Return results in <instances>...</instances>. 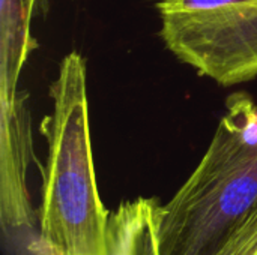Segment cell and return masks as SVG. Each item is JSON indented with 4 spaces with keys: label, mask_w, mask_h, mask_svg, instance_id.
<instances>
[{
    "label": "cell",
    "mask_w": 257,
    "mask_h": 255,
    "mask_svg": "<svg viewBox=\"0 0 257 255\" xmlns=\"http://www.w3.org/2000/svg\"><path fill=\"white\" fill-rule=\"evenodd\" d=\"M35 161L32 116L26 92L0 101V221L6 234L35 230L27 174Z\"/></svg>",
    "instance_id": "cell-4"
},
{
    "label": "cell",
    "mask_w": 257,
    "mask_h": 255,
    "mask_svg": "<svg viewBox=\"0 0 257 255\" xmlns=\"http://www.w3.org/2000/svg\"><path fill=\"white\" fill-rule=\"evenodd\" d=\"M257 203V104L233 92L190 177L163 204L161 255H214Z\"/></svg>",
    "instance_id": "cell-2"
},
{
    "label": "cell",
    "mask_w": 257,
    "mask_h": 255,
    "mask_svg": "<svg viewBox=\"0 0 257 255\" xmlns=\"http://www.w3.org/2000/svg\"><path fill=\"white\" fill-rule=\"evenodd\" d=\"M41 3H44V0H36V6H38V8H39Z\"/></svg>",
    "instance_id": "cell-8"
},
{
    "label": "cell",
    "mask_w": 257,
    "mask_h": 255,
    "mask_svg": "<svg viewBox=\"0 0 257 255\" xmlns=\"http://www.w3.org/2000/svg\"><path fill=\"white\" fill-rule=\"evenodd\" d=\"M214 255H257V203Z\"/></svg>",
    "instance_id": "cell-7"
},
{
    "label": "cell",
    "mask_w": 257,
    "mask_h": 255,
    "mask_svg": "<svg viewBox=\"0 0 257 255\" xmlns=\"http://www.w3.org/2000/svg\"><path fill=\"white\" fill-rule=\"evenodd\" d=\"M51 114L42 123L48 153L38 212L45 255H108L104 207L90 140L87 68L78 51L59 63L50 86Z\"/></svg>",
    "instance_id": "cell-1"
},
{
    "label": "cell",
    "mask_w": 257,
    "mask_h": 255,
    "mask_svg": "<svg viewBox=\"0 0 257 255\" xmlns=\"http://www.w3.org/2000/svg\"><path fill=\"white\" fill-rule=\"evenodd\" d=\"M36 9V0H0V101L17 95L23 68L38 48L30 30Z\"/></svg>",
    "instance_id": "cell-6"
},
{
    "label": "cell",
    "mask_w": 257,
    "mask_h": 255,
    "mask_svg": "<svg viewBox=\"0 0 257 255\" xmlns=\"http://www.w3.org/2000/svg\"><path fill=\"white\" fill-rule=\"evenodd\" d=\"M164 47L221 87L257 78V0H155Z\"/></svg>",
    "instance_id": "cell-3"
},
{
    "label": "cell",
    "mask_w": 257,
    "mask_h": 255,
    "mask_svg": "<svg viewBox=\"0 0 257 255\" xmlns=\"http://www.w3.org/2000/svg\"><path fill=\"white\" fill-rule=\"evenodd\" d=\"M158 198L139 197L120 203L108 215V255H161Z\"/></svg>",
    "instance_id": "cell-5"
}]
</instances>
